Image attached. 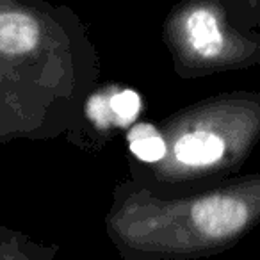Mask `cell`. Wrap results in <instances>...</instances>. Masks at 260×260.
Listing matches in <instances>:
<instances>
[{
    "instance_id": "1",
    "label": "cell",
    "mask_w": 260,
    "mask_h": 260,
    "mask_svg": "<svg viewBox=\"0 0 260 260\" xmlns=\"http://www.w3.org/2000/svg\"><path fill=\"white\" fill-rule=\"evenodd\" d=\"M258 221L255 177L175 200L145 189L121 191L105 226L123 260H194L232 248Z\"/></svg>"
},
{
    "instance_id": "2",
    "label": "cell",
    "mask_w": 260,
    "mask_h": 260,
    "mask_svg": "<svg viewBox=\"0 0 260 260\" xmlns=\"http://www.w3.org/2000/svg\"><path fill=\"white\" fill-rule=\"evenodd\" d=\"M228 112L209 111L189 118L187 128H178L168 146L173 164L184 173H202L223 166L235 152L234 132L226 128Z\"/></svg>"
},
{
    "instance_id": "3",
    "label": "cell",
    "mask_w": 260,
    "mask_h": 260,
    "mask_svg": "<svg viewBox=\"0 0 260 260\" xmlns=\"http://www.w3.org/2000/svg\"><path fill=\"white\" fill-rule=\"evenodd\" d=\"M180 47L198 61H214L226 52L228 41L221 15L210 6H194L178 22Z\"/></svg>"
},
{
    "instance_id": "4",
    "label": "cell",
    "mask_w": 260,
    "mask_h": 260,
    "mask_svg": "<svg viewBox=\"0 0 260 260\" xmlns=\"http://www.w3.org/2000/svg\"><path fill=\"white\" fill-rule=\"evenodd\" d=\"M141 112V98L132 89H112L96 94L87 104V116L96 126H130Z\"/></svg>"
},
{
    "instance_id": "5",
    "label": "cell",
    "mask_w": 260,
    "mask_h": 260,
    "mask_svg": "<svg viewBox=\"0 0 260 260\" xmlns=\"http://www.w3.org/2000/svg\"><path fill=\"white\" fill-rule=\"evenodd\" d=\"M128 148L146 164H157L168 155L166 138L148 123H139L128 130Z\"/></svg>"
}]
</instances>
